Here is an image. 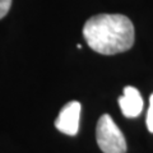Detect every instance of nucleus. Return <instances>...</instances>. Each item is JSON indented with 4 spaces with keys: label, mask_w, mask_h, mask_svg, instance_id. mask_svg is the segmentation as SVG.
Listing matches in <instances>:
<instances>
[{
    "label": "nucleus",
    "mask_w": 153,
    "mask_h": 153,
    "mask_svg": "<svg viewBox=\"0 0 153 153\" xmlns=\"http://www.w3.org/2000/svg\"><path fill=\"white\" fill-rule=\"evenodd\" d=\"M83 36L93 51L115 55L131 49L135 33L131 21L123 14H98L85 22Z\"/></svg>",
    "instance_id": "nucleus-1"
},
{
    "label": "nucleus",
    "mask_w": 153,
    "mask_h": 153,
    "mask_svg": "<svg viewBox=\"0 0 153 153\" xmlns=\"http://www.w3.org/2000/svg\"><path fill=\"white\" fill-rule=\"evenodd\" d=\"M96 139L103 153H126L125 137L108 114H105L98 119Z\"/></svg>",
    "instance_id": "nucleus-2"
},
{
    "label": "nucleus",
    "mask_w": 153,
    "mask_h": 153,
    "mask_svg": "<svg viewBox=\"0 0 153 153\" xmlns=\"http://www.w3.org/2000/svg\"><path fill=\"white\" fill-rule=\"evenodd\" d=\"M82 105L78 101H70L60 110L55 120V128L60 133L74 137L79 130V119Z\"/></svg>",
    "instance_id": "nucleus-3"
},
{
    "label": "nucleus",
    "mask_w": 153,
    "mask_h": 153,
    "mask_svg": "<svg viewBox=\"0 0 153 153\" xmlns=\"http://www.w3.org/2000/svg\"><path fill=\"white\" fill-rule=\"evenodd\" d=\"M119 106H120L124 116L128 119H133L140 115L144 102H143L139 91L133 85H126L124 88L123 96L119 97Z\"/></svg>",
    "instance_id": "nucleus-4"
},
{
    "label": "nucleus",
    "mask_w": 153,
    "mask_h": 153,
    "mask_svg": "<svg viewBox=\"0 0 153 153\" xmlns=\"http://www.w3.org/2000/svg\"><path fill=\"white\" fill-rule=\"evenodd\" d=\"M146 123H147L148 130H149L151 133H153V93L149 97V108H148V112H147Z\"/></svg>",
    "instance_id": "nucleus-5"
},
{
    "label": "nucleus",
    "mask_w": 153,
    "mask_h": 153,
    "mask_svg": "<svg viewBox=\"0 0 153 153\" xmlns=\"http://www.w3.org/2000/svg\"><path fill=\"white\" fill-rule=\"evenodd\" d=\"M12 7V0H0V19H3L8 14Z\"/></svg>",
    "instance_id": "nucleus-6"
}]
</instances>
